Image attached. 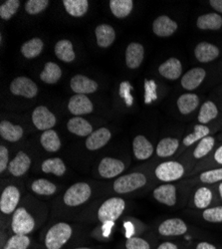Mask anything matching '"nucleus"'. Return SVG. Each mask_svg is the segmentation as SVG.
Here are the masks:
<instances>
[{
  "label": "nucleus",
  "mask_w": 222,
  "mask_h": 249,
  "mask_svg": "<svg viewBox=\"0 0 222 249\" xmlns=\"http://www.w3.org/2000/svg\"><path fill=\"white\" fill-rule=\"evenodd\" d=\"M187 174L186 165L178 160H166L154 169V177L163 183H173L183 178Z\"/></svg>",
  "instance_id": "nucleus-1"
},
{
  "label": "nucleus",
  "mask_w": 222,
  "mask_h": 249,
  "mask_svg": "<svg viewBox=\"0 0 222 249\" xmlns=\"http://www.w3.org/2000/svg\"><path fill=\"white\" fill-rule=\"evenodd\" d=\"M72 226L66 222H58L51 226L44 239L47 249H61L72 237Z\"/></svg>",
  "instance_id": "nucleus-2"
},
{
  "label": "nucleus",
  "mask_w": 222,
  "mask_h": 249,
  "mask_svg": "<svg viewBox=\"0 0 222 249\" xmlns=\"http://www.w3.org/2000/svg\"><path fill=\"white\" fill-rule=\"evenodd\" d=\"M148 178L143 173H132L118 178L114 182V191L119 195L130 194L144 188Z\"/></svg>",
  "instance_id": "nucleus-3"
},
{
  "label": "nucleus",
  "mask_w": 222,
  "mask_h": 249,
  "mask_svg": "<svg viewBox=\"0 0 222 249\" xmlns=\"http://www.w3.org/2000/svg\"><path fill=\"white\" fill-rule=\"evenodd\" d=\"M126 209V201L120 197H111L100 206L98 219L102 223H109L118 220Z\"/></svg>",
  "instance_id": "nucleus-4"
},
{
  "label": "nucleus",
  "mask_w": 222,
  "mask_h": 249,
  "mask_svg": "<svg viewBox=\"0 0 222 249\" xmlns=\"http://www.w3.org/2000/svg\"><path fill=\"white\" fill-rule=\"evenodd\" d=\"M216 196L217 193L214 185L201 184L193 192L190 203L194 209L198 211H205L211 206L218 205L215 200Z\"/></svg>",
  "instance_id": "nucleus-5"
},
{
  "label": "nucleus",
  "mask_w": 222,
  "mask_h": 249,
  "mask_svg": "<svg viewBox=\"0 0 222 249\" xmlns=\"http://www.w3.org/2000/svg\"><path fill=\"white\" fill-rule=\"evenodd\" d=\"M92 196L91 186L86 182H77L71 185L63 196L64 203L75 207L84 204Z\"/></svg>",
  "instance_id": "nucleus-6"
},
{
  "label": "nucleus",
  "mask_w": 222,
  "mask_h": 249,
  "mask_svg": "<svg viewBox=\"0 0 222 249\" xmlns=\"http://www.w3.org/2000/svg\"><path fill=\"white\" fill-rule=\"evenodd\" d=\"M35 225V219L24 207H19L14 212L11 219V230L14 234H30Z\"/></svg>",
  "instance_id": "nucleus-7"
},
{
  "label": "nucleus",
  "mask_w": 222,
  "mask_h": 249,
  "mask_svg": "<svg viewBox=\"0 0 222 249\" xmlns=\"http://www.w3.org/2000/svg\"><path fill=\"white\" fill-rule=\"evenodd\" d=\"M189 231V226L181 218L172 217L160 222L157 226V233L163 237H179Z\"/></svg>",
  "instance_id": "nucleus-8"
},
{
  "label": "nucleus",
  "mask_w": 222,
  "mask_h": 249,
  "mask_svg": "<svg viewBox=\"0 0 222 249\" xmlns=\"http://www.w3.org/2000/svg\"><path fill=\"white\" fill-rule=\"evenodd\" d=\"M154 198L160 204L173 207L178 201L177 186L174 183H163L154 190Z\"/></svg>",
  "instance_id": "nucleus-9"
},
{
  "label": "nucleus",
  "mask_w": 222,
  "mask_h": 249,
  "mask_svg": "<svg viewBox=\"0 0 222 249\" xmlns=\"http://www.w3.org/2000/svg\"><path fill=\"white\" fill-rule=\"evenodd\" d=\"M10 91L15 96L32 99L38 94L36 83L27 77H17L10 84Z\"/></svg>",
  "instance_id": "nucleus-10"
},
{
  "label": "nucleus",
  "mask_w": 222,
  "mask_h": 249,
  "mask_svg": "<svg viewBox=\"0 0 222 249\" xmlns=\"http://www.w3.org/2000/svg\"><path fill=\"white\" fill-rule=\"evenodd\" d=\"M32 122L34 126L40 131H48L52 130V128L56 124V117L50 112L48 108L45 106L37 107L32 114Z\"/></svg>",
  "instance_id": "nucleus-11"
},
{
  "label": "nucleus",
  "mask_w": 222,
  "mask_h": 249,
  "mask_svg": "<svg viewBox=\"0 0 222 249\" xmlns=\"http://www.w3.org/2000/svg\"><path fill=\"white\" fill-rule=\"evenodd\" d=\"M20 200V192L14 185H8L0 197V211L4 214H11L17 210Z\"/></svg>",
  "instance_id": "nucleus-12"
},
{
  "label": "nucleus",
  "mask_w": 222,
  "mask_h": 249,
  "mask_svg": "<svg viewBox=\"0 0 222 249\" xmlns=\"http://www.w3.org/2000/svg\"><path fill=\"white\" fill-rule=\"evenodd\" d=\"M125 171V163L118 159L104 158L100 161L98 172L104 178H114Z\"/></svg>",
  "instance_id": "nucleus-13"
},
{
  "label": "nucleus",
  "mask_w": 222,
  "mask_h": 249,
  "mask_svg": "<svg viewBox=\"0 0 222 249\" xmlns=\"http://www.w3.org/2000/svg\"><path fill=\"white\" fill-rule=\"evenodd\" d=\"M205 77H206L205 69L201 67L192 68L181 77V80H180L181 87L188 91H193L203 84Z\"/></svg>",
  "instance_id": "nucleus-14"
},
{
  "label": "nucleus",
  "mask_w": 222,
  "mask_h": 249,
  "mask_svg": "<svg viewBox=\"0 0 222 249\" xmlns=\"http://www.w3.org/2000/svg\"><path fill=\"white\" fill-rule=\"evenodd\" d=\"M177 28L176 21L168 15L156 17L153 23V31L157 37H170L176 32Z\"/></svg>",
  "instance_id": "nucleus-15"
},
{
  "label": "nucleus",
  "mask_w": 222,
  "mask_h": 249,
  "mask_svg": "<svg viewBox=\"0 0 222 249\" xmlns=\"http://www.w3.org/2000/svg\"><path fill=\"white\" fill-rule=\"evenodd\" d=\"M68 109L70 113L79 117L80 115H86L90 114L94 110L93 103L86 95L76 94L73 96L69 103H68Z\"/></svg>",
  "instance_id": "nucleus-16"
},
{
  "label": "nucleus",
  "mask_w": 222,
  "mask_h": 249,
  "mask_svg": "<svg viewBox=\"0 0 222 249\" xmlns=\"http://www.w3.org/2000/svg\"><path fill=\"white\" fill-rule=\"evenodd\" d=\"M158 73L161 77L170 81H175L183 75V64L177 58H169L159 65Z\"/></svg>",
  "instance_id": "nucleus-17"
},
{
  "label": "nucleus",
  "mask_w": 222,
  "mask_h": 249,
  "mask_svg": "<svg viewBox=\"0 0 222 249\" xmlns=\"http://www.w3.org/2000/svg\"><path fill=\"white\" fill-rule=\"evenodd\" d=\"M133 152L137 160H147L154 155V148L145 136L138 135L134 139Z\"/></svg>",
  "instance_id": "nucleus-18"
},
{
  "label": "nucleus",
  "mask_w": 222,
  "mask_h": 249,
  "mask_svg": "<svg viewBox=\"0 0 222 249\" xmlns=\"http://www.w3.org/2000/svg\"><path fill=\"white\" fill-rule=\"evenodd\" d=\"M71 89L76 94L87 95L98 90V83L84 75H75L70 81Z\"/></svg>",
  "instance_id": "nucleus-19"
},
{
  "label": "nucleus",
  "mask_w": 222,
  "mask_h": 249,
  "mask_svg": "<svg viewBox=\"0 0 222 249\" xmlns=\"http://www.w3.org/2000/svg\"><path fill=\"white\" fill-rule=\"evenodd\" d=\"M220 55L219 48L209 42H200L194 48V56L200 63H209Z\"/></svg>",
  "instance_id": "nucleus-20"
},
{
  "label": "nucleus",
  "mask_w": 222,
  "mask_h": 249,
  "mask_svg": "<svg viewBox=\"0 0 222 249\" xmlns=\"http://www.w3.org/2000/svg\"><path fill=\"white\" fill-rule=\"evenodd\" d=\"M112 134L107 128H100L94 131L86 140V148L89 151H98L110 142Z\"/></svg>",
  "instance_id": "nucleus-21"
},
{
  "label": "nucleus",
  "mask_w": 222,
  "mask_h": 249,
  "mask_svg": "<svg viewBox=\"0 0 222 249\" xmlns=\"http://www.w3.org/2000/svg\"><path fill=\"white\" fill-rule=\"evenodd\" d=\"M31 167V159L30 157L24 153L19 152L15 158L9 162L8 171L13 177H22L25 175Z\"/></svg>",
  "instance_id": "nucleus-22"
},
{
  "label": "nucleus",
  "mask_w": 222,
  "mask_h": 249,
  "mask_svg": "<svg viewBox=\"0 0 222 249\" xmlns=\"http://www.w3.org/2000/svg\"><path fill=\"white\" fill-rule=\"evenodd\" d=\"M180 148V141L174 137L161 139L155 148V154L160 159H168L176 154Z\"/></svg>",
  "instance_id": "nucleus-23"
},
{
  "label": "nucleus",
  "mask_w": 222,
  "mask_h": 249,
  "mask_svg": "<svg viewBox=\"0 0 222 249\" xmlns=\"http://www.w3.org/2000/svg\"><path fill=\"white\" fill-rule=\"evenodd\" d=\"M145 58V48L142 44L133 42L126 50V64L130 69H137L142 65Z\"/></svg>",
  "instance_id": "nucleus-24"
},
{
  "label": "nucleus",
  "mask_w": 222,
  "mask_h": 249,
  "mask_svg": "<svg viewBox=\"0 0 222 249\" xmlns=\"http://www.w3.org/2000/svg\"><path fill=\"white\" fill-rule=\"evenodd\" d=\"M216 139L213 136H208L201 141H199L192 150L191 157L195 160H200L207 158L215 149Z\"/></svg>",
  "instance_id": "nucleus-25"
},
{
  "label": "nucleus",
  "mask_w": 222,
  "mask_h": 249,
  "mask_svg": "<svg viewBox=\"0 0 222 249\" xmlns=\"http://www.w3.org/2000/svg\"><path fill=\"white\" fill-rule=\"evenodd\" d=\"M176 106L181 115H190L199 107V97L194 93H185L178 97Z\"/></svg>",
  "instance_id": "nucleus-26"
},
{
  "label": "nucleus",
  "mask_w": 222,
  "mask_h": 249,
  "mask_svg": "<svg viewBox=\"0 0 222 249\" xmlns=\"http://www.w3.org/2000/svg\"><path fill=\"white\" fill-rule=\"evenodd\" d=\"M211 132V128L208 127V124H197L193 127V131L183 139L181 144H183V147L185 148H190L193 144L197 143L199 141L210 136Z\"/></svg>",
  "instance_id": "nucleus-27"
},
{
  "label": "nucleus",
  "mask_w": 222,
  "mask_h": 249,
  "mask_svg": "<svg viewBox=\"0 0 222 249\" xmlns=\"http://www.w3.org/2000/svg\"><path fill=\"white\" fill-rule=\"evenodd\" d=\"M196 26L200 30H219L222 27V16L216 12L203 14L197 18Z\"/></svg>",
  "instance_id": "nucleus-28"
},
{
  "label": "nucleus",
  "mask_w": 222,
  "mask_h": 249,
  "mask_svg": "<svg viewBox=\"0 0 222 249\" xmlns=\"http://www.w3.org/2000/svg\"><path fill=\"white\" fill-rule=\"evenodd\" d=\"M218 116H219V109L217 105L213 101L207 100L199 108L197 121L201 124H208L214 120H216Z\"/></svg>",
  "instance_id": "nucleus-29"
},
{
  "label": "nucleus",
  "mask_w": 222,
  "mask_h": 249,
  "mask_svg": "<svg viewBox=\"0 0 222 249\" xmlns=\"http://www.w3.org/2000/svg\"><path fill=\"white\" fill-rule=\"evenodd\" d=\"M67 129L70 133L79 137H89L93 133L92 124L81 117H74L67 123Z\"/></svg>",
  "instance_id": "nucleus-30"
},
{
  "label": "nucleus",
  "mask_w": 222,
  "mask_h": 249,
  "mask_svg": "<svg viewBox=\"0 0 222 249\" xmlns=\"http://www.w3.org/2000/svg\"><path fill=\"white\" fill-rule=\"evenodd\" d=\"M97 44L101 48L110 47L116 39L115 29L108 24H101L96 28Z\"/></svg>",
  "instance_id": "nucleus-31"
},
{
  "label": "nucleus",
  "mask_w": 222,
  "mask_h": 249,
  "mask_svg": "<svg viewBox=\"0 0 222 249\" xmlns=\"http://www.w3.org/2000/svg\"><path fill=\"white\" fill-rule=\"evenodd\" d=\"M23 133V129L18 124H13L8 121H2L0 123V136L8 142H18L22 138Z\"/></svg>",
  "instance_id": "nucleus-32"
},
{
  "label": "nucleus",
  "mask_w": 222,
  "mask_h": 249,
  "mask_svg": "<svg viewBox=\"0 0 222 249\" xmlns=\"http://www.w3.org/2000/svg\"><path fill=\"white\" fill-rule=\"evenodd\" d=\"M54 51L57 58L63 62H66V63H70V62H73L75 60L76 55L74 52L73 44L71 41L67 39L58 41L55 45Z\"/></svg>",
  "instance_id": "nucleus-33"
},
{
  "label": "nucleus",
  "mask_w": 222,
  "mask_h": 249,
  "mask_svg": "<svg viewBox=\"0 0 222 249\" xmlns=\"http://www.w3.org/2000/svg\"><path fill=\"white\" fill-rule=\"evenodd\" d=\"M40 142L45 151L49 153H56L61 149V140H60L58 134L53 130H48L43 132L40 138Z\"/></svg>",
  "instance_id": "nucleus-34"
},
{
  "label": "nucleus",
  "mask_w": 222,
  "mask_h": 249,
  "mask_svg": "<svg viewBox=\"0 0 222 249\" xmlns=\"http://www.w3.org/2000/svg\"><path fill=\"white\" fill-rule=\"evenodd\" d=\"M41 169L45 174H52L56 177H62L66 173V164L60 158H50L45 160Z\"/></svg>",
  "instance_id": "nucleus-35"
},
{
  "label": "nucleus",
  "mask_w": 222,
  "mask_h": 249,
  "mask_svg": "<svg viewBox=\"0 0 222 249\" xmlns=\"http://www.w3.org/2000/svg\"><path fill=\"white\" fill-rule=\"evenodd\" d=\"M62 3L67 13L73 17L84 16L89 8L87 0H63Z\"/></svg>",
  "instance_id": "nucleus-36"
},
{
  "label": "nucleus",
  "mask_w": 222,
  "mask_h": 249,
  "mask_svg": "<svg viewBox=\"0 0 222 249\" xmlns=\"http://www.w3.org/2000/svg\"><path fill=\"white\" fill-rule=\"evenodd\" d=\"M44 48L43 41L40 38H32L21 46V53L27 59H34L41 54Z\"/></svg>",
  "instance_id": "nucleus-37"
},
{
  "label": "nucleus",
  "mask_w": 222,
  "mask_h": 249,
  "mask_svg": "<svg viewBox=\"0 0 222 249\" xmlns=\"http://www.w3.org/2000/svg\"><path fill=\"white\" fill-rule=\"evenodd\" d=\"M62 77V70L54 62H48L45 64L43 71L40 74L41 79L46 84H55Z\"/></svg>",
  "instance_id": "nucleus-38"
},
{
  "label": "nucleus",
  "mask_w": 222,
  "mask_h": 249,
  "mask_svg": "<svg viewBox=\"0 0 222 249\" xmlns=\"http://www.w3.org/2000/svg\"><path fill=\"white\" fill-rule=\"evenodd\" d=\"M134 2L132 0H111L110 9L115 17L125 18L129 16L133 10Z\"/></svg>",
  "instance_id": "nucleus-39"
},
{
  "label": "nucleus",
  "mask_w": 222,
  "mask_h": 249,
  "mask_svg": "<svg viewBox=\"0 0 222 249\" xmlns=\"http://www.w3.org/2000/svg\"><path fill=\"white\" fill-rule=\"evenodd\" d=\"M195 179L201 184L215 185L222 181V168H215L201 172Z\"/></svg>",
  "instance_id": "nucleus-40"
},
{
  "label": "nucleus",
  "mask_w": 222,
  "mask_h": 249,
  "mask_svg": "<svg viewBox=\"0 0 222 249\" xmlns=\"http://www.w3.org/2000/svg\"><path fill=\"white\" fill-rule=\"evenodd\" d=\"M31 190L39 196H52L56 193L57 186L45 178H39L32 182Z\"/></svg>",
  "instance_id": "nucleus-41"
},
{
  "label": "nucleus",
  "mask_w": 222,
  "mask_h": 249,
  "mask_svg": "<svg viewBox=\"0 0 222 249\" xmlns=\"http://www.w3.org/2000/svg\"><path fill=\"white\" fill-rule=\"evenodd\" d=\"M201 218L211 224H222V204L201 211Z\"/></svg>",
  "instance_id": "nucleus-42"
},
{
  "label": "nucleus",
  "mask_w": 222,
  "mask_h": 249,
  "mask_svg": "<svg viewBox=\"0 0 222 249\" xmlns=\"http://www.w3.org/2000/svg\"><path fill=\"white\" fill-rule=\"evenodd\" d=\"M31 239L28 235L14 234L4 244L3 249H28Z\"/></svg>",
  "instance_id": "nucleus-43"
},
{
  "label": "nucleus",
  "mask_w": 222,
  "mask_h": 249,
  "mask_svg": "<svg viewBox=\"0 0 222 249\" xmlns=\"http://www.w3.org/2000/svg\"><path fill=\"white\" fill-rule=\"evenodd\" d=\"M210 159L208 160H205L201 163L203 165V172L210 169L215 168H222V144L218 146L216 149L213 150V152L209 155Z\"/></svg>",
  "instance_id": "nucleus-44"
},
{
  "label": "nucleus",
  "mask_w": 222,
  "mask_h": 249,
  "mask_svg": "<svg viewBox=\"0 0 222 249\" xmlns=\"http://www.w3.org/2000/svg\"><path fill=\"white\" fill-rule=\"evenodd\" d=\"M19 6V0H7L0 6V17L4 20L11 19V17L16 14Z\"/></svg>",
  "instance_id": "nucleus-45"
},
{
  "label": "nucleus",
  "mask_w": 222,
  "mask_h": 249,
  "mask_svg": "<svg viewBox=\"0 0 222 249\" xmlns=\"http://www.w3.org/2000/svg\"><path fill=\"white\" fill-rule=\"evenodd\" d=\"M48 5V0H28L25 4V10L30 15H36L44 11Z\"/></svg>",
  "instance_id": "nucleus-46"
},
{
  "label": "nucleus",
  "mask_w": 222,
  "mask_h": 249,
  "mask_svg": "<svg viewBox=\"0 0 222 249\" xmlns=\"http://www.w3.org/2000/svg\"><path fill=\"white\" fill-rule=\"evenodd\" d=\"M126 249H152L151 243L142 237H129L125 243Z\"/></svg>",
  "instance_id": "nucleus-47"
},
{
  "label": "nucleus",
  "mask_w": 222,
  "mask_h": 249,
  "mask_svg": "<svg viewBox=\"0 0 222 249\" xmlns=\"http://www.w3.org/2000/svg\"><path fill=\"white\" fill-rule=\"evenodd\" d=\"M146 103L150 104L153 101L157 99V95H156V85L154 81H148L146 80Z\"/></svg>",
  "instance_id": "nucleus-48"
},
{
  "label": "nucleus",
  "mask_w": 222,
  "mask_h": 249,
  "mask_svg": "<svg viewBox=\"0 0 222 249\" xmlns=\"http://www.w3.org/2000/svg\"><path fill=\"white\" fill-rule=\"evenodd\" d=\"M132 86L130 85L129 82H123L122 84H120V97H123L125 102L127 103V105L129 107L132 106L133 104V97L131 96V90H132Z\"/></svg>",
  "instance_id": "nucleus-49"
},
{
  "label": "nucleus",
  "mask_w": 222,
  "mask_h": 249,
  "mask_svg": "<svg viewBox=\"0 0 222 249\" xmlns=\"http://www.w3.org/2000/svg\"><path fill=\"white\" fill-rule=\"evenodd\" d=\"M9 152L4 146L0 147V173H4L9 165Z\"/></svg>",
  "instance_id": "nucleus-50"
},
{
  "label": "nucleus",
  "mask_w": 222,
  "mask_h": 249,
  "mask_svg": "<svg viewBox=\"0 0 222 249\" xmlns=\"http://www.w3.org/2000/svg\"><path fill=\"white\" fill-rule=\"evenodd\" d=\"M155 249H184L183 246L173 241H164L157 245Z\"/></svg>",
  "instance_id": "nucleus-51"
},
{
  "label": "nucleus",
  "mask_w": 222,
  "mask_h": 249,
  "mask_svg": "<svg viewBox=\"0 0 222 249\" xmlns=\"http://www.w3.org/2000/svg\"><path fill=\"white\" fill-rule=\"evenodd\" d=\"M193 249H220L215 244L208 241H199L194 244Z\"/></svg>",
  "instance_id": "nucleus-52"
},
{
  "label": "nucleus",
  "mask_w": 222,
  "mask_h": 249,
  "mask_svg": "<svg viewBox=\"0 0 222 249\" xmlns=\"http://www.w3.org/2000/svg\"><path fill=\"white\" fill-rule=\"evenodd\" d=\"M209 5L216 11L218 14H222V0H210Z\"/></svg>",
  "instance_id": "nucleus-53"
},
{
  "label": "nucleus",
  "mask_w": 222,
  "mask_h": 249,
  "mask_svg": "<svg viewBox=\"0 0 222 249\" xmlns=\"http://www.w3.org/2000/svg\"><path fill=\"white\" fill-rule=\"evenodd\" d=\"M214 186H215V190H216V193H217L219 202H220V204H222V181L215 184Z\"/></svg>",
  "instance_id": "nucleus-54"
},
{
  "label": "nucleus",
  "mask_w": 222,
  "mask_h": 249,
  "mask_svg": "<svg viewBox=\"0 0 222 249\" xmlns=\"http://www.w3.org/2000/svg\"><path fill=\"white\" fill-rule=\"evenodd\" d=\"M74 249H92L90 247H77V248H74Z\"/></svg>",
  "instance_id": "nucleus-55"
}]
</instances>
